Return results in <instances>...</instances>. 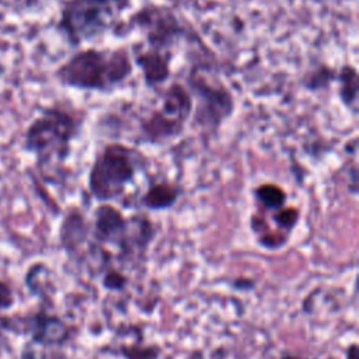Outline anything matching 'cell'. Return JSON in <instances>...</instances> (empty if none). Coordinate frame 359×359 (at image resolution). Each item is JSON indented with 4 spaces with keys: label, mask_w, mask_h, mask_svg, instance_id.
Returning <instances> with one entry per match:
<instances>
[{
    "label": "cell",
    "mask_w": 359,
    "mask_h": 359,
    "mask_svg": "<svg viewBox=\"0 0 359 359\" xmlns=\"http://www.w3.org/2000/svg\"><path fill=\"white\" fill-rule=\"evenodd\" d=\"M132 53L126 46L100 49L88 46L76 50L56 70L55 79L80 91L111 93L122 87L133 74Z\"/></svg>",
    "instance_id": "1"
},
{
    "label": "cell",
    "mask_w": 359,
    "mask_h": 359,
    "mask_svg": "<svg viewBox=\"0 0 359 359\" xmlns=\"http://www.w3.org/2000/svg\"><path fill=\"white\" fill-rule=\"evenodd\" d=\"M81 126L83 118L77 114L59 105L45 107L27 126L22 147L41 170L60 167L70 157Z\"/></svg>",
    "instance_id": "2"
},
{
    "label": "cell",
    "mask_w": 359,
    "mask_h": 359,
    "mask_svg": "<svg viewBox=\"0 0 359 359\" xmlns=\"http://www.w3.org/2000/svg\"><path fill=\"white\" fill-rule=\"evenodd\" d=\"M146 165L147 157L139 149L119 142L108 143L97 153L90 167L88 191L97 202L111 203L123 196Z\"/></svg>",
    "instance_id": "3"
},
{
    "label": "cell",
    "mask_w": 359,
    "mask_h": 359,
    "mask_svg": "<svg viewBox=\"0 0 359 359\" xmlns=\"http://www.w3.org/2000/svg\"><path fill=\"white\" fill-rule=\"evenodd\" d=\"M185 86L192 97V123L206 132L217 133L222 125L234 114L233 93L219 79L209 77L199 67H192Z\"/></svg>",
    "instance_id": "4"
},
{
    "label": "cell",
    "mask_w": 359,
    "mask_h": 359,
    "mask_svg": "<svg viewBox=\"0 0 359 359\" xmlns=\"http://www.w3.org/2000/svg\"><path fill=\"white\" fill-rule=\"evenodd\" d=\"M118 17L108 0H65L56 27L70 46L77 48L115 28Z\"/></svg>",
    "instance_id": "5"
},
{
    "label": "cell",
    "mask_w": 359,
    "mask_h": 359,
    "mask_svg": "<svg viewBox=\"0 0 359 359\" xmlns=\"http://www.w3.org/2000/svg\"><path fill=\"white\" fill-rule=\"evenodd\" d=\"M191 115L192 97L187 86L172 81L161 93L158 107L140 119V133L151 144L167 143L184 132Z\"/></svg>",
    "instance_id": "6"
},
{
    "label": "cell",
    "mask_w": 359,
    "mask_h": 359,
    "mask_svg": "<svg viewBox=\"0 0 359 359\" xmlns=\"http://www.w3.org/2000/svg\"><path fill=\"white\" fill-rule=\"evenodd\" d=\"M130 27L137 28L144 35L146 46L160 50H170L185 34L177 14L165 6L149 4L130 15Z\"/></svg>",
    "instance_id": "7"
},
{
    "label": "cell",
    "mask_w": 359,
    "mask_h": 359,
    "mask_svg": "<svg viewBox=\"0 0 359 359\" xmlns=\"http://www.w3.org/2000/svg\"><path fill=\"white\" fill-rule=\"evenodd\" d=\"M90 224L94 243L102 247H116L119 252L123 250L128 237L129 219L121 209L112 203H100L94 209L93 223Z\"/></svg>",
    "instance_id": "8"
},
{
    "label": "cell",
    "mask_w": 359,
    "mask_h": 359,
    "mask_svg": "<svg viewBox=\"0 0 359 359\" xmlns=\"http://www.w3.org/2000/svg\"><path fill=\"white\" fill-rule=\"evenodd\" d=\"M132 59L133 65L142 72L144 84L150 88H158L164 86L171 76L172 52L160 50L153 48L133 46Z\"/></svg>",
    "instance_id": "9"
},
{
    "label": "cell",
    "mask_w": 359,
    "mask_h": 359,
    "mask_svg": "<svg viewBox=\"0 0 359 359\" xmlns=\"http://www.w3.org/2000/svg\"><path fill=\"white\" fill-rule=\"evenodd\" d=\"M91 224L86 215L76 206L70 208L59 227V241L62 248L69 254H76L90 241Z\"/></svg>",
    "instance_id": "10"
},
{
    "label": "cell",
    "mask_w": 359,
    "mask_h": 359,
    "mask_svg": "<svg viewBox=\"0 0 359 359\" xmlns=\"http://www.w3.org/2000/svg\"><path fill=\"white\" fill-rule=\"evenodd\" d=\"M128 219V237L123 250L119 252V257L125 259L144 255L157 234L154 223L146 213H135Z\"/></svg>",
    "instance_id": "11"
},
{
    "label": "cell",
    "mask_w": 359,
    "mask_h": 359,
    "mask_svg": "<svg viewBox=\"0 0 359 359\" xmlns=\"http://www.w3.org/2000/svg\"><path fill=\"white\" fill-rule=\"evenodd\" d=\"M29 331L35 342L48 346H57L69 339L67 324L56 317L46 313H38L29 321Z\"/></svg>",
    "instance_id": "12"
},
{
    "label": "cell",
    "mask_w": 359,
    "mask_h": 359,
    "mask_svg": "<svg viewBox=\"0 0 359 359\" xmlns=\"http://www.w3.org/2000/svg\"><path fill=\"white\" fill-rule=\"evenodd\" d=\"M181 196V187L167 180H157L147 185L139 203L147 210L160 212L171 209Z\"/></svg>",
    "instance_id": "13"
},
{
    "label": "cell",
    "mask_w": 359,
    "mask_h": 359,
    "mask_svg": "<svg viewBox=\"0 0 359 359\" xmlns=\"http://www.w3.org/2000/svg\"><path fill=\"white\" fill-rule=\"evenodd\" d=\"M335 81L338 83V97L345 108L352 111L353 115L358 112V94L359 80L358 70L352 65H342L337 72Z\"/></svg>",
    "instance_id": "14"
},
{
    "label": "cell",
    "mask_w": 359,
    "mask_h": 359,
    "mask_svg": "<svg viewBox=\"0 0 359 359\" xmlns=\"http://www.w3.org/2000/svg\"><path fill=\"white\" fill-rule=\"evenodd\" d=\"M257 209L265 213L283 208L287 202L286 191L275 182H262L252 189Z\"/></svg>",
    "instance_id": "15"
},
{
    "label": "cell",
    "mask_w": 359,
    "mask_h": 359,
    "mask_svg": "<svg viewBox=\"0 0 359 359\" xmlns=\"http://www.w3.org/2000/svg\"><path fill=\"white\" fill-rule=\"evenodd\" d=\"M266 215H269L268 220H271L275 224L276 230L286 234V236L292 234V231L296 229V226L300 220V209L296 208V206L285 205L283 208H280L278 210H273V212H269Z\"/></svg>",
    "instance_id": "16"
},
{
    "label": "cell",
    "mask_w": 359,
    "mask_h": 359,
    "mask_svg": "<svg viewBox=\"0 0 359 359\" xmlns=\"http://www.w3.org/2000/svg\"><path fill=\"white\" fill-rule=\"evenodd\" d=\"M335 77H337V73L331 67L325 65H320L306 73L304 79L302 80L303 83L302 86L309 91H320L323 88L330 87V84L335 81Z\"/></svg>",
    "instance_id": "17"
},
{
    "label": "cell",
    "mask_w": 359,
    "mask_h": 359,
    "mask_svg": "<svg viewBox=\"0 0 359 359\" xmlns=\"http://www.w3.org/2000/svg\"><path fill=\"white\" fill-rule=\"evenodd\" d=\"M119 355L123 359H158L163 349L157 344H143L142 341L132 344H122L119 348Z\"/></svg>",
    "instance_id": "18"
},
{
    "label": "cell",
    "mask_w": 359,
    "mask_h": 359,
    "mask_svg": "<svg viewBox=\"0 0 359 359\" xmlns=\"http://www.w3.org/2000/svg\"><path fill=\"white\" fill-rule=\"evenodd\" d=\"M129 285V278L116 268H105L101 278V286L108 292H123Z\"/></svg>",
    "instance_id": "19"
},
{
    "label": "cell",
    "mask_w": 359,
    "mask_h": 359,
    "mask_svg": "<svg viewBox=\"0 0 359 359\" xmlns=\"http://www.w3.org/2000/svg\"><path fill=\"white\" fill-rule=\"evenodd\" d=\"M231 287L238 292H251L255 289V282L251 278L240 276L231 282Z\"/></svg>",
    "instance_id": "20"
},
{
    "label": "cell",
    "mask_w": 359,
    "mask_h": 359,
    "mask_svg": "<svg viewBox=\"0 0 359 359\" xmlns=\"http://www.w3.org/2000/svg\"><path fill=\"white\" fill-rule=\"evenodd\" d=\"M112 7L116 10V13L121 15L123 11H126L130 6H132V1L133 0H108Z\"/></svg>",
    "instance_id": "21"
},
{
    "label": "cell",
    "mask_w": 359,
    "mask_h": 359,
    "mask_svg": "<svg viewBox=\"0 0 359 359\" xmlns=\"http://www.w3.org/2000/svg\"><path fill=\"white\" fill-rule=\"evenodd\" d=\"M345 359H359L358 358V344L352 342L345 349Z\"/></svg>",
    "instance_id": "22"
},
{
    "label": "cell",
    "mask_w": 359,
    "mask_h": 359,
    "mask_svg": "<svg viewBox=\"0 0 359 359\" xmlns=\"http://www.w3.org/2000/svg\"><path fill=\"white\" fill-rule=\"evenodd\" d=\"M356 147H358V140H356V137H353L352 140H349V142L345 144V153L355 156Z\"/></svg>",
    "instance_id": "23"
},
{
    "label": "cell",
    "mask_w": 359,
    "mask_h": 359,
    "mask_svg": "<svg viewBox=\"0 0 359 359\" xmlns=\"http://www.w3.org/2000/svg\"><path fill=\"white\" fill-rule=\"evenodd\" d=\"M278 359H309V358H304V356H300V355H293V353H286V355H282Z\"/></svg>",
    "instance_id": "24"
}]
</instances>
